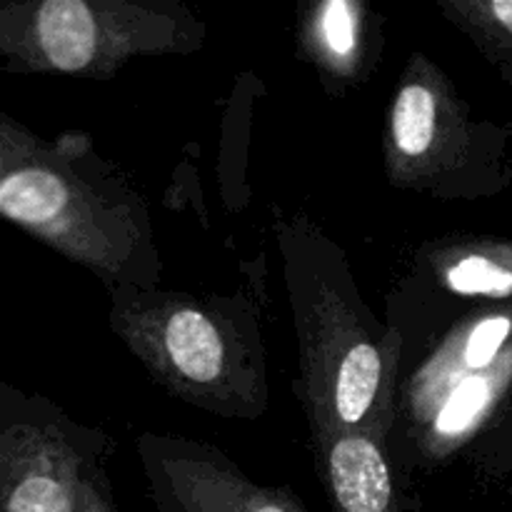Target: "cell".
<instances>
[{"label":"cell","instance_id":"3","mask_svg":"<svg viewBox=\"0 0 512 512\" xmlns=\"http://www.w3.org/2000/svg\"><path fill=\"white\" fill-rule=\"evenodd\" d=\"M108 323L173 398L225 420H258L268 410L263 335L240 295L120 288L110 293Z\"/></svg>","mask_w":512,"mask_h":512},{"label":"cell","instance_id":"4","mask_svg":"<svg viewBox=\"0 0 512 512\" xmlns=\"http://www.w3.org/2000/svg\"><path fill=\"white\" fill-rule=\"evenodd\" d=\"M205 38V20L180 0H13L0 8L5 73L110 80L130 60L190 55Z\"/></svg>","mask_w":512,"mask_h":512},{"label":"cell","instance_id":"7","mask_svg":"<svg viewBox=\"0 0 512 512\" xmlns=\"http://www.w3.org/2000/svg\"><path fill=\"white\" fill-rule=\"evenodd\" d=\"M108 438L45 398L5 385L0 405V512H80V490Z\"/></svg>","mask_w":512,"mask_h":512},{"label":"cell","instance_id":"9","mask_svg":"<svg viewBox=\"0 0 512 512\" xmlns=\"http://www.w3.org/2000/svg\"><path fill=\"white\" fill-rule=\"evenodd\" d=\"M380 25L363 0H313L300 8V55L333 90L365 83L380 50Z\"/></svg>","mask_w":512,"mask_h":512},{"label":"cell","instance_id":"11","mask_svg":"<svg viewBox=\"0 0 512 512\" xmlns=\"http://www.w3.org/2000/svg\"><path fill=\"white\" fill-rule=\"evenodd\" d=\"M433 278L460 298H512V248L483 238L433 243L423 253Z\"/></svg>","mask_w":512,"mask_h":512},{"label":"cell","instance_id":"12","mask_svg":"<svg viewBox=\"0 0 512 512\" xmlns=\"http://www.w3.org/2000/svg\"><path fill=\"white\" fill-rule=\"evenodd\" d=\"M80 512H118L110 493L108 475H105V460H98L88 468L80 490Z\"/></svg>","mask_w":512,"mask_h":512},{"label":"cell","instance_id":"8","mask_svg":"<svg viewBox=\"0 0 512 512\" xmlns=\"http://www.w3.org/2000/svg\"><path fill=\"white\" fill-rule=\"evenodd\" d=\"M135 450L158 512H308L288 488L255 483L203 440L143 433Z\"/></svg>","mask_w":512,"mask_h":512},{"label":"cell","instance_id":"2","mask_svg":"<svg viewBox=\"0 0 512 512\" xmlns=\"http://www.w3.org/2000/svg\"><path fill=\"white\" fill-rule=\"evenodd\" d=\"M278 238L310 440L345 433L388 440L400 413V330L375 318L343 253L315 225L278 223Z\"/></svg>","mask_w":512,"mask_h":512},{"label":"cell","instance_id":"10","mask_svg":"<svg viewBox=\"0 0 512 512\" xmlns=\"http://www.w3.org/2000/svg\"><path fill=\"white\" fill-rule=\"evenodd\" d=\"M313 450L333 512H403L385 440L345 433L313 440Z\"/></svg>","mask_w":512,"mask_h":512},{"label":"cell","instance_id":"6","mask_svg":"<svg viewBox=\"0 0 512 512\" xmlns=\"http://www.w3.org/2000/svg\"><path fill=\"white\" fill-rule=\"evenodd\" d=\"M510 335L508 313L463 320L410 378L400 413L425 458L450 455L488 418L500 388V353Z\"/></svg>","mask_w":512,"mask_h":512},{"label":"cell","instance_id":"1","mask_svg":"<svg viewBox=\"0 0 512 512\" xmlns=\"http://www.w3.org/2000/svg\"><path fill=\"white\" fill-rule=\"evenodd\" d=\"M0 213L108 288L158 290L163 258L143 195L90 135L40 138L0 115Z\"/></svg>","mask_w":512,"mask_h":512},{"label":"cell","instance_id":"5","mask_svg":"<svg viewBox=\"0 0 512 512\" xmlns=\"http://www.w3.org/2000/svg\"><path fill=\"white\" fill-rule=\"evenodd\" d=\"M480 125L453 80L425 53L405 63L383 135L388 183L433 198L470 200Z\"/></svg>","mask_w":512,"mask_h":512}]
</instances>
